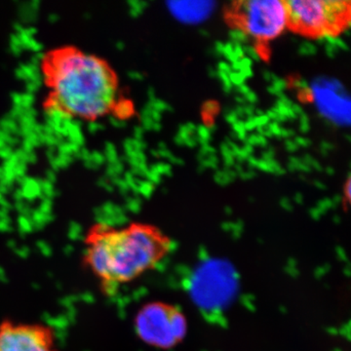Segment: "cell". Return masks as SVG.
I'll return each mask as SVG.
<instances>
[{
    "label": "cell",
    "mask_w": 351,
    "mask_h": 351,
    "mask_svg": "<svg viewBox=\"0 0 351 351\" xmlns=\"http://www.w3.org/2000/svg\"><path fill=\"white\" fill-rule=\"evenodd\" d=\"M345 193L346 199L350 200L351 196V179L350 174H348V180H346L345 186Z\"/></svg>",
    "instance_id": "bcb514c9"
},
{
    "label": "cell",
    "mask_w": 351,
    "mask_h": 351,
    "mask_svg": "<svg viewBox=\"0 0 351 351\" xmlns=\"http://www.w3.org/2000/svg\"><path fill=\"white\" fill-rule=\"evenodd\" d=\"M239 73H242V75L244 76L245 78H251L252 76H253V71H252V68H247L241 69V71H239Z\"/></svg>",
    "instance_id": "f5cc1de1"
},
{
    "label": "cell",
    "mask_w": 351,
    "mask_h": 351,
    "mask_svg": "<svg viewBox=\"0 0 351 351\" xmlns=\"http://www.w3.org/2000/svg\"><path fill=\"white\" fill-rule=\"evenodd\" d=\"M299 54L302 56L309 57L314 56L317 52V47L315 44L311 43V41H304L299 47Z\"/></svg>",
    "instance_id": "ffe728a7"
},
{
    "label": "cell",
    "mask_w": 351,
    "mask_h": 351,
    "mask_svg": "<svg viewBox=\"0 0 351 351\" xmlns=\"http://www.w3.org/2000/svg\"><path fill=\"white\" fill-rule=\"evenodd\" d=\"M325 171H326L327 175L332 176L335 174V169H334V168L331 167V166H328V167L326 168V169H325Z\"/></svg>",
    "instance_id": "91938a15"
},
{
    "label": "cell",
    "mask_w": 351,
    "mask_h": 351,
    "mask_svg": "<svg viewBox=\"0 0 351 351\" xmlns=\"http://www.w3.org/2000/svg\"><path fill=\"white\" fill-rule=\"evenodd\" d=\"M271 84L267 87V92L270 95H274V96H277V95L283 93L284 90L288 87L287 80H284V78L279 77L277 76L276 73L272 75Z\"/></svg>",
    "instance_id": "7c38bea8"
},
{
    "label": "cell",
    "mask_w": 351,
    "mask_h": 351,
    "mask_svg": "<svg viewBox=\"0 0 351 351\" xmlns=\"http://www.w3.org/2000/svg\"><path fill=\"white\" fill-rule=\"evenodd\" d=\"M245 145H251V147H256L258 145V134H252L250 136H247L245 140Z\"/></svg>",
    "instance_id": "b9f144b4"
},
{
    "label": "cell",
    "mask_w": 351,
    "mask_h": 351,
    "mask_svg": "<svg viewBox=\"0 0 351 351\" xmlns=\"http://www.w3.org/2000/svg\"><path fill=\"white\" fill-rule=\"evenodd\" d=\"M134 326L138 338L154 348H173L186 332V320L178 307L166 302H152L141 307Z\"/></svg>",
    "instance_id": "3957f363"
},
{
    "label": "cell",
    "mask_w": 351,
    "mask_h": 351,
    "mask_svg": "<svg viewBox=\"0 0 351 351\" xmlns=\"http://www.w3.org/2000/svg\"><path fill=\"white\" fill-rule=\"evenodd\" d=\"M154 172L157 173L159 176L160 175H166V176H172V168H171V166L169 164H164V163H159L157 164L156 167H154Z\"/></svg>",
    "instance_id": "f1b7e54d"
},
{
    "label": "cell",
    "mask_w": 351,
    "mask_h": 351,
    "mask_svg": "<svg viewBox=\"0 0 351 351\" xmlns=\"http://www.w3.org/2000/svg\"><path fill=\"white\" fill-rule=\"evenodd\" d=\"M246 161L248 162L249 167L252 168V169H254V168H257L258 159L256 158L255 156H249Z\"/></svg>",
    "instance_id": "c3c4849f"
},
{
    "label": "cell",
    "mask_w": 351,
    "mask_h": 351,
    "mask_svg": "<svg viewBox=\"0 0 351 351\" xmlns=\"http://www.w3.org/2000/svg\"><path fill=\"white\" fill-rule=\"evenodd\" d=\"M235 101H237V103L239 104V106L246 105V101H245L243 97L239 96V95L235 97Z\"/></svg>",
    "instance_id": "9f6ffc18"
},
{
    "label": "cell",
    "mask_w": 351,
    "mask_h": 351,
    "mask_svg": "<svg viewBox=\"0 0 351 351\" xmlns=\"http://www.w3.org/2000/svg\"><path fill=\"white\" fill-rule=\"evenodd\" d=\"M267 127L274 137L280 138L281 129H282V127L279 125V123H276V122H269V125Z\"/></svg>",
    "instance_id": "1f68e13d"
},
{
    "label": "cell",
    "mask_w": 351,
    "mask_h": 351,
    "mask_svg": "<svg viewBox=\"0 0 351 351\" xmlns=\"http://www.w3.org/2000/svg\"><path fill=\"white\" fill-rule=\"evenodd\" d=\"M225 119L226 120V122H228L230 124L235 123V122L239 120V117H237V113H235L234 110H230V108H228L225 112Z\"/></svg>",
    "instance_id": "d6a6232c"
},
{
    "label": "cell",
    "mask_w": 351,
    "mask_h": 351,
    "mask_svg": "<svg viewBox=\"0 0 351 351\" xmlns=\"http://www.w3.org/2000/svg\"><path fill=\"white\" fill-rule=\"evenodd\" d=\"M254 121H255L256 126L258 128H263V127H267L269 125L270 120L269 117H267V114L260 115V117H257V115H254L253 117Z\"/></svg>",
    "instance_id": "f546056e"
},
{
    "label": "cell",
    "mask_w": 351,
    "mask_h": 351,
    "mask_svg": "<svg viewBox=\"0 0 351 351\" xmlns=\"http://www.w3.org/2000/svg\"><path fill=\"white\" fill-rule=\"evenodd\" d=\"M237 177V174L235 171L226 168L223 170H217L214 175V180L217 184H221V186H226V184L234 181Z\"/></svg>",
    "instance_id": "8fae6325"
},
{
    "label": "cell",
    "mask_w": 351,
    "mask_h": 351,
    "mask_svg": "<svg viewBox=\"0 0 351 351\" xmlns=\"http://www.w3.org/2000/svg\"><path fill=\"white\" fill-rule=\"evenodd\" d=\"M196 125L193 122L180 125L179 131L174 138L176 145H186V147H195L197 145V138L195 136Z\"/></svg>",
    "instance_id": "9c48e42d"
},
{
    "label": "cell",
    "mask_w": 351,
    "mask_h": 351,
    "mask_svg": "<svg viewBox=\"0 0 351 351\" xmlns=\"http://www.w3.org/2000/svg\"><path fill=\"white\" fill-rule=\"evenodd\" d=\"M83 244V265L110 294L156 269L172 249V240L159 228L142 223H94Z\"/></svg>",
    "instance_id": "7a4b0ae2"
},
{
    "label": "cell",
    "mask_w": 351,
    "mask_h": 351,
    "mask_svg": "<svg viewBox=\"0 0 351 351\" xmlns=\"http://www.w3.org/2000/svg\"><path fill=\"white\" fill-rule=\"evenodd\" d=\"M248 38L246 32L239 27H235L230 32V38L233 44H241L242 45V43H246L248 41Z\"/></svg>",
    "instance_id": "ac0fdd59"
},
{
    "label": "cell",
    "mask_w": 351,
    "mask_h": 351,
    "mask_svg": "<svg viewBox=\"0 0 351 351\" xmlns=\"http://www.w3.org/2000/svg\"><path fill=\"white\" fill-rule=\"evenodd\" d=\"M221 156H223L226 168L230 169L232 166H234L235 158L234 156H233L232 149H230V147H228L226 143H223V144L221 145Z\"/></svg>",
    "instance_id": "e0dca14e"
},
{
    "label": "cell",
    "mask_w": 351,
    "mask_h": 351,
    "mask_svg": "<svg viewBox=\"0 0 351 351\" xmlns=\"http://www.w3.org/2000/svg\"><path fill=\"white\" fill-rule=\"evenodd\" d=\"M243 98L245 99V101H246V103H248L249 105L252 106H253L254 104H256L258 101L257 94H256L255 92L252 91V90L250 92H249V93L245 95Z\"/></svg>",
    "instance_id": "74e56055"
},
{
    "label": "cell",
    "mask_w": 351,
    "mask_h": 351,
    "mask_svg": "<svg viewBox=\"0 0 351 351\" xmlns=\"http://www.w3.org/2000/svg\"><path fill=\"white\" fill-rule=\"evenodd\" d=\"M242 108H243L244 117H247V119L255 115L256 108L254 107V106L249 105L248 104V105L242 106Z\"/></svg>",
    "instance_id": "7bdbcfd3"
},
{
    "label": "cell",
    "mask_w": 351,
    "mask_h": 351,
    "mask_svg": "<svg viewBox=\"0 0 351 351\" xmlns=\"http://www.w3.org/2000/svg\"><path fill=\"white\" fill-rule=\"evenodd\" d=\"M217 71H219V73H226V75H230L232 73V66L230 64L226 63V62H219L218 64V69Z\"/></svg>",
    "instance_id": "8d00e7d4"
},
{
    "label": "cell",
    "mask_w": 351,
    "mask_h": 351,
    "mask_svg": "<svg viewBox=\"0 0 351 351\" xmlns=\"http://www.w3.org/2000/svg\"><path fill=\"white\" fill-rule=\"evenodd\" d=\"M245 57H248L252 61H261L262 59V54L258 51L257 47L254 46L246 45L243 46Z\"/></svg>",
    "instance_id": "44dd1931"
},
{
    "label": "cell",
    "mask_w": 351,
    "mask_h": 351,
    "mask_svg": "<svg viewBox=\"0 0 351 351\" xmlns=\"http://www.w3.org/2000/svg\"><path fill=\"white\" fill-rule=\"evenodd\" d=\"M285 149L286 151L289 152H295L299 149V147H298L297 145H295V143L294 141L290 140V138H288V140L285 141Z\"/></svg>",
    "instance_id": "60d3db41"
},
{
    "label": "cell",
    "mask_w": 351,
    "mask_h": 351,
    "mask_svg": "<svg viewBox=\"0 0 351 351\" xmlns=\"http://www.w3.org/2000/svg\"><path fill=\"white\" fill-rule=\"evenodd\" d=\"M237 176H239V177L241 178L242 180H244V181H248V180L254 179V178L256 177V172L253 170H243L242 172H240L239 174H237Z\"/></svg>",
    "instance_id": "f35d334b"
},
{
    "label": "cell",
    "mask_w": 351,
    "mask_h": 351,
    "mask_svg": "<svg viewBox=\"0 0 351 351\" xmlns=\"http://www.w3.org/2000/svg\"><path fill=\"white\" fill-rule=\"evenodd\" d=\"M228 77H230V82H232V86H239V85L245 84V82H246V78L242 75L241 73L239 71H232V73L228 75Z\"/></svg>",
    "instance_id": "484cf974"
},
{
    "label": "cell",
    "mask_w": 351,
    "mask_h": 351,
    "mask_svg": "<svg viewBox=\"0 0 351 351\" xmlns=\"http://www.w3.org/2000/svg\"><path fill=\"white\" fill-rule=\"evenodd\" d=\"M314 184H315V186H317L318 189H325V188H326V186H325V184L319 181H315Z\"/></svg>",
    "instance_id": "94428289"
},
{
    "label": "cell",
    "mask_w": 351,
    "mask_h": 351,
    "mask_svg": "<svg viewBox=\"0 0 351 351\" xmlns=\"http://www.w3.org/2000/svg\"><path fill=\"white\" fill-rule=\"evenodd\" d=\"M169 161L171 163L175 164V165L178 166H182L184 164V160H182V158H180V157L175 156L174 154H173V156L171 157Z\"/></svg>",
    "instance_id": "816d5d0a"
},
{
    "label": "cell",
    "mask_w": 351,
    "mask_h": 351,
    "mask_svg": "<svg viewBox=\"0 0 351 351\" xmlns=\"http://www.w3.org/2000/svg\"><path fill=\"white\" fill-rule=\"evenodd\" d=\"M293 112L295 113V115H297V117H299L300 115H302V113H304V108L301 107V106L298 105V104H293L292 107Z\"/></svg>",
    "instance_id": "681fc988"
},
{
    "label": "cell",
    "mask_w": 351,
    "mask_h": 351,
    "mask_svg": "<svg viewBox=\"0 0 351 351\" xmlns=\"http://www.w3.org/2000/svg\"><path fill=\"white\" fill-rule=\"evenodd\" d=\"M233 50L239 60L245 57L243 46L241 44H233Z\"/></svg>",
    "instance_id": "f6af8a7d"
},
{
    "label": "cell",
    "mask_w": 351,
    "mask_h": 351,
    "mask_svg": "<svg viewBox=\"0 0 351 351\" xmlns=\"http://www.w3.org/2000/svg\"><path fill=\"white\" fill-rule=\"evenodd\" d=\"M324 46L327 56L331 58V59H334V58L337 56V54H338V48H337L336 46L330 45V44H326V45Z\"/></svg>",
    "instance_id": "d590c367"
},
{
    "label": "cell",
    "mask_w": 351,
    "mask_h": 351,
    "mask_svg": "<svg viewBox=\"0 0 351 351\" xmlns=\"http://www.w3.org/2000/svg\"><path fill=\"white\" fill-rule=\"evenodd\" d=\"M154 110H156V112H165V110H169V112H173V108L168 105L167 103L162 101H154Z\"/></svg>",
    "instance_id": "4dcf8cb0"
},
{
    "label": "cell",
    "mask_w": 351,
    "mask_h": 351,
    "mask_svg": "<svg viewBox=\"0 0 351 351\" xmlns=\"http://www.w3.org/2000/svg\"><path fill=\"white\" fill-rule=\"evenodd\" d=\"M214 0H170L166 7L172 17L184 25H195L206 22L216 11Z\"/></svg>",
    "instance_id": "ba28073f"
},
{
    "label": "cell",
    "mask_w": 351,
    "mask_h": 351,
    "mask_svg": "<svg viewBox=\"0 0 351 351\" xmlns=\"http://www.w3.org/2000/svg\"><path fill=\"white\" fill-rule=\"evenodd\" d=\"M294 142L298 147H304V149H306V147H309L311 145V141L309 140V138L302 137V136H298V137H295Z\"/></svg>",
    "instance_id": "e575fe53"
},
{
    "label": "cell",
    "mask_w": 351,
    "mask_h": 351,
    "mask_svg": "<svg viewBox=\"0 0 351 351\" xmlns=\"http://www.w3.org/2000/svg\"><path fill=\"white\" fill-rule=\"evenodd\" d=\"M299 119L300 131H301L302 134L308 133L309 130H311V122H309V119L306 113H302V115H300Z\"/></svg>",
    "instance_id": "83f0119b"
},
{
    "label": "cell",
    "mask_w": 351,
    "mask_h": 351,
    "mask_svg": "<svg viewBox=\"0 0 351 351\" xmlns=\"http://www.w3.org/2000/svg\"><path fill=\"white\" fill-rule=\"evenodd\" d=\"M335 149L334 145L332 143L326 142V141H323L320 145V152L323 156H327L329 154V152L332 151Z\"/></svg>",
    "instance_id": "836d02e7"
},
{
    "label": "cell",
    "mask_w": 351,
    "mask_h": 351,
    "mask_svg": "<svg viewBox=\"0 0 351 351\" xmlns=\"http://www.w3.org/2000/svg\"><path fill=\"white\" fill-rule=\"evenodd\" d=\"M217 78H219V80H221L225 93L230 94V92L232 91L233 86L232 82H230V77H228V75L223 73H219V71H218V76H217Z\"/></svg>",
    "instance_id": "d4e9b609"
},
{
    "label": "cell",
    "mask_w": 351,
    "mask_h": 351,
    "mask_svg": "<svg viewBox=\"0 0 351 351\" xmlns=\"http://www.w3.org/2000/svg\"><path fill=\"white\" fill-rule=\"evenodd\" d=\"M262 156L263 160H271V159H274L276 152H274V147H269V149H265V151L263 152Z\"/></svg>",
    "instance_id": "ab89813d"
},
{
    "label": "cell",
    "mask_w": 351,
    "mask_h": 351,
    "mask_svg": "<svg viewBox=\"0 0 351 351\" xmlns=\"http://www.w3.org/2000/svg\"><path fill=\"white\" fill-rule=\"evenodd\" d=\"M200 34L201 36H206V38L210 36L209 32L206 29H200Z\"/></svg>",
    "instance_id": "6125c7cd"
},
{
    "label": "cell",
    "mask_w": 351,
    "mask_h": 351,
    "mask_svg": "<svg viewBox=\"0 0 351 351\" xmlns=\"http://www.w3.org/2000/svg\"><path fill=\"white\" fill-rule=\"evenodd\" d=\"M208 73H209L210 77L211 78H217V76H218V71L213 68L208 69Z\"/></svg>",
    "instance_id": "11a10c76"
},
{
    "label": "cell",
    "mask_w": 351,
    "mask_h": 351,
    "mask_svg": "<svg viewBox=\"0 0 351 351\" xmlns=\"http://www.w3.org/2000/svg\"><path fill=\"white\" fill-rule=\"evenodd\" d=\"M223 48H225V43L221 41H217L214 46V52L217 56H223Z\"/></svg>",
    "instance_id": "ee69618b"
},
{
    "label": "cell",
    "mask_w": 351,
    "mask_h": 351,
    "mask_svg": "<svg viewBox=\"0 0 351 351\" xmlns=\"http://www.w3.org/2000/svg\"><path fill=\"white\" fill-rule=\"evenodd\" d=\"M289 25L297 31L318 36L327 29V11L323 0H289Z\"/></svg>",
    "instance_id": "52a82bcc"
},
{
    "label": "cell",
    "mask_w": 351,
    "mask_h": 351,
    "mask_svg": "<svg viewBox=\"0 0 351 351\" xmlns=\"http://www.w3.org/2000/svg\"><path fill=\"white\" fill-rule=\"evenodd\" d=\"M223 56L228 59V62L234 64L239 61V58L235 55L234 50H233V43H225V48H223Z\"/></svg>",
    "instance_id": "603a6c76"
},
{
    "label": "cell",
    "mask_w": 351,
    "mask_h": 351,
    "mask_svg": "<svg viewBox=\"0 0 351 351\" xmlns=\"http://www.w3.org/2000/svg\"><path fill=\"white\" fill-rule=\"evenodd\" d=\"M271 110H274V112H276L278 117H280L281 119H283L284 121H287V120H295L298 119L297 115L293 112L292 108L284 105V104L281 103V101H277L276 105L274 106Z\"/></svg>",
    "instance_id": "4fadbf2b"
},
{
    "label": "cell",
    "mask_w": 351,
    "mask_h": 351,
    "mask_svg": "<svg viewBox=\"0 0 351 351\" xmlns=\"http://www.w3.org/2000/svg\"><path fill=\"white\" fill-rule=\"evenodd\" d=\"M198 161H199V166L203 169H217L219 166V158L216 154H198Z\"/></svg>",
    "instance_id": "5bb4252c"
},
{
    "label": "cell",
    "mask_w": 351,
    "mask_h": 351,
    "mask_svg": "<svg viewBox=\"0 0 351 351\" xmlns=\"http://www.w3.org/2000/svg\"><path fill=\"white\" fill-rule=\"evenodd\" d=\"M272 75H274V73H270L269 71H267V69H265V71H263V80H265V82H271Z\"/></svg>",
    "instance_id": "db71d44e"
},
{
    "label": "cell",
    "mask_w": 351,
    "mask_h": 351,
    "mask_svg": "<svg viewBox=\"0 0 351 351\" xmlns=\"http://www.w3.org/2000/svg\"><path fill=\"white\" fill-rule=\"evenodd\" d=\"M237 88V93L239 94V96L244 97L245 95L247 93H249V92L251 91L250 88L249 86H247L246 84H242L239 85V86L235 87Z\"/></svg>",
    "instance_id": "7dc6e473"
},
{
    "label": "cell",
    "mask_w": 351,
    "mask_h": 351,
    "mask_svg": "<svg viewBox=\"0 0 351 351\" xmlns=\"http://www.w3.org/2000/svg\"><path fill=\"white\" fill-rule=\"evenodd\" d=\"M195 136L198 144L201 145H209L212 140L211 132L208 129L207 125H203V124L196 126Z\"/></svg>",
    "instance_id": "2e32d148"
},
{
    "label": "cell",
    "mask_w": 351,
    "mask_h": 351,
    "mask_svg": "<svg viewBox=\"0 0 351 351\" xmlns=\"http://www.w3.org/2000/svg\"><path fill=\"white\" fill-rule=\"evenodd\" d=\"M243 149L245 152H247V154H249V156H252V154H253L254 152V147H251V145H245L243 147Z\"/></svg>",
    "instance_id": "6f0895ef"
},
{
    "label": "cell",
    "mask_w": 351,
    "mask_h": 351,
    "mask_svg": "<svg viewBox=\"0 0 351 351\" xmlns=\"http://www.w3.org/2000/svg\"><path fill=\"white\" fill-rule=\"evenodd\" d=\"M311 101L323 119L337 127H350L351 99L338 78L320 75L311 84Z\"/></svg>",
    "instance_id": "5b68a950"
},
{
    "label": "cell",
    "mask_w": 351,
    "mask_h": 351,
    "mask_svg": "<svg viewBox=\"0 0 351 351\" xmlns=\"http://www.w3.org/2000/svg\"><path fill=\"white\" fill-rule=\"evenodd\" d=\"M218 112L219 106L216 101H208L204 104V105H203V113H204L205 117H210V119H211V117H214L215 114H217Z\"/></svg>",
    "instance_id": "7402d4cb"
},
{
    "label": "cell",
    "mask_w": 351,
    "mask_h": 351,
    "mask_svg": "<svg viewBox=\"0 0 351 351\" xmlns=\"http://www.w3.org/2000/svg\"><path fill=\"white\" fill-rule=\"evenodd\" d=\"M302 159L311 170L314 169L318 171V172H321L323 170L320 163L315 158H313V156H309V154H306V156H304V158Z\"/></svg>",
    "instance_id": "4316f807"
},
{
    "label": "cell",
    "mask_w": 351,
    "mask_h": 351,
    "mask_svg": "<svg viewBox=\"0 0 351 351\" xmlns=\"http://www.w3.org/2000/svg\"><path fill=\"white\" fill-rule=\"evenodd\" d=\"M288 170L292 173L297 172V171H300L302 173L311 172V168L302 161V159L295 156H291L289 158Z\"/></svg>",
    "instance_id": "9a60e30c"
},
{
    "label": "cell",
    "mask_w": 351,
    "mask_h": 351,
    "mask_svg": "<svg viewBox=\"0 0 351 351\" xmlns=\"http://www.w3.org/2000/svg\"><path fill=\"white\" fill-rule=\"evenodd\" d=\"M237 27L258 43L278 38L289 25L287 4L281 0H245L233 3Z\"/></svg>",
    "instance_id": "277c9868"
},
{
    "label": "cell",
    "mask_w": 351,
    "mask_h": 351,
    "mask_svg": "<svg viewBox=\"0 0 351 351\" xmlns=\"http://www.w3.org/2000/svg\"><path fill=\"white\" fill-rule=\"evenodd\" d=\"M258 169L263 171L265 173H269V174H274L276 176L284 175L286 173L285 169L281 167L280 164L277 162L276 159L271 160H263V159H258Z\"/></svg>",
    "instance_id": "30bf717a"
},
{
    "label": "cell",
    "mask_w": 351,
    "mask_h": 351,
    "mask_svg": "<svg viewBox=\"0 0 351 351\" xmlns=\"http://www.w3.org/2000/svg\"><path fill=\"white\" fill-rule=\"evenodd\" d=\"M267 138L263 137L262 135H258V145L261 147H267Z\"/></svg>",
    "instance_id": "f907efd6"
},
{
    "label": "cell",
    "mask_w": 351,
    "mask_h": 351,
    "mask_svg": "<svg viewBox=\"0 0 351 351\" xmlns=\"http://www.w3.org/2000/svg\"><path fill=\"white\" fill-rule=\"evenodd\" d=\"M207 127L212 134L215 133V132L217 130L216 124L213 123V122H209V123L207 124Z\"/></svg>",
    "instance_id": "680465c9"
},
{
    "label": "cell",
    "mask_w": 351,
    "mask_h": 351,
    "mask_svg": "<svg viewBox=\"0 0 351 351\" xmlns=\"http://www.w3.org/2000/svg\"><path fill=\"white\" fill-rule=\"evenodd\" d=\"M232 126L233 129L232 137L237 138V140L242 141V142H245L247 138V132L245 130L243 120H237Z\"/></svg>",
    "instance_id": "d6986e66"
},
{
    "label": "cell",
    "mask_w": 351,
    "mask_h": 351,
    "mask_svg": "<svg viewBox=\"0 0 351 351\" xmlns=\"http://www.w3.org/2000/svg\"><path fill=\"white\" fill-rule=\"evenodd\" d=\"M293 86L295 89H298L300 93H309L311 88H309V83L304 78H295L292 82Z\"/></svg>",
    "instance_id": "cb8c5ba5"
},
{
    "label": "cell",
    "mask_w": 351,
    "mask_h": 351,
    "mask_svg": "<svg viewBox=\"0 0 351 351\" xmlns=\"http://www.w3.org/2000/svg\"><path fill=\"white\" fill-rule=\"evenodd\" d=\"M39 75L48 114L80 123H125L133 117V103L122 94L117 71L100 55L73 44L54 46L41 55Z\"/></svg>",
    "instance_id": "6da1fadb"
},
{
    "label": "cell",
    "mask_w": 351,
    "mask_h": 351,
    "mask_svg": "<svg viewBox=\"0 0 351 351\" xmlns=\"http://www.w3.org/2000/svg\"><path fill=\"white\" fill-rule=\"evenodd\" d=\"M0 351H60L56 332L43 323L0 322Z\"/></svg>",
    "instance_id": "8992f818"
}]
</instances>
